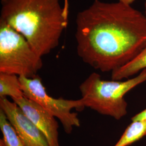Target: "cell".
<instances>
[{
    "label": "cell",
    "mask_w": 146,
    "mask_h": 146,
    "mask_svg": "<svg viewBox=\"0 0 146 146\" xmlns=\"http://www.w3.org/2000/svg\"><path fill=\"white\" fill-rule=\"evenodd\" d=\"M75 23L78 56L102 72L121 68L146 47V16L119 1L95 0Z\"/></svg>",
    "instance_id": "obj_1"
},
{
    "label": "cell",
    "mask_w": 146,
    "mask_h": 146,
    "mask_svg": "<svg viewBox=\"0 0 146 146\" xmlns=\"http://www.w3.org/2000/svg\"><path fill=\"white\" fill-rule=\"evenodd\" d=\"M135 0H119V2H121L122 3H125L126 5H131L132 3L134 2ZM63 8L64 9L65 11L66 12L68 13L69 12V4H68V0H64V5H63Z\"/></svg>",
    "instance_id": "obj_12"
},
{
    "label": "cell",
    "mask_w": 146,
    "mask_h": 146,
    "mask_svg": "<svg viewBox=\"0 0 146 146\" xmlns=\"http://www.w3.org/2000/svg\"><path fill=\"white\" fill-rule=\"evenodd\" d=\"M60 0H1L0 22L26 38L42 56L58 47L68 25Z\"/></svg>",
    "instance_id": "obj_2"
},
{
    "label": "cell",
    "mask_w": 146,
    "mask_h": 146,
    "mask_svg": "<svg viewBox=\"0 0 146 146\" xmlns=\"http://www.w3.org/2000/svg\"><path fill=\"white\" fill-rule=\"evenodd\" d=\"M45 136L50 146H60L58 125L55 117L35 101L23 96L13 100Z\"/></svg>",
    "instance_id": "obj_7"
},
{
    "label": "cell",
    "mask_w": 146,
    "mask_h": 146,
    "mask_svg": "<svg viewBox=\"0 0 146 146\" xmlns=\"http://www.w3.org/2000/svg\"><path fill=\"white\" fill-rule=\"evenodd\" d=\"M0 109L14 127L25 146H50L42 131L14 101L0 98Z\"/></svg>",
    "instance_id": "obj_6"
},
{
    "label": "cell",
    "mask_w": 146,
    "mask_h": 146,
    "mask_svg": "<svg viewBox=\"0 0 146 146\" xmlns=\"http://www.w3.org/2000/svg\"><path fill=\"white\" fill-rule=\"evenodd\" d=\"M145 9H146V3H145Z\"/></svg>",
    "instance_id": "obj_14"
},
{
    "label": "cell",
    "mask_w": 146,
    "mask_h": 146,
    "mask_svg": "<svg viewBox=\"0 0 146 146\" xmlns=\"http://www.w3.org/2000/svg\"><path fill=\"white\" fill-rule=\"evenodd\" d=\"M0 129L3 134V139L0 140V146H25L5 113L1 109Z\"/></svg>",
    "instance_id": "obj_11"
},
{
    "label": "cell",
    "mask_w": 146,
    "mask_h": 146,
    "mask_svg": "<svg viewBox=\"0 0 146 146\" xmlns=\"http://www.w3.org/2000/svg\"><path fill=\"white\" fill-rule=\"evenodd\" d=\"M143 120H146V108L138 114H136L131 118L132 121Z\"/></svg>",
    "instance_id": "obj_13"
},
{
    "label": "cell",
    "mask_w": 146,
    "mask_h": 146,
    "mask_svg": "<svg viewBox=\"0 0 146 146\" xmlns=\"http://www.w3.org/2000/svg\"><path fill=\"white\" fill-rule=\"evenodd\" d=\"M11 97L12 100L25 96L19 76L7 73H0V98Z\"/></svg>",
    "instance_id": "obj_9"
},
{
    "label": "cell",
    "mask_w": 146,
    "mask_h": 146,
    "mask_svg": "<svg viewBox=\"0 0 146 146\" xmlns=\"http://www.w3.org/2000/svg\"><path fill=\"white\" fill-rule=\"evenodd\" d=\"M146 135V120L132 121L114 146H129Z\"/></svg>",
    "instance_id": "obj_10"
},
{
    "label": "cell",
    "mask_w": 146,
    "mask_h": 146,
    "mask_svg": "<svg viewBox=\"0 0 146 146\" xmlns=\"http://www.w3.org/2000/svg\"><path fill=\"white\" fill-rule=\"evenodd\" d=\"M145 81L146 69L135 77L123 81L104 80L94 72L81 83L79 89L84 107L119 120L127 114L125 95Z\"/></svg>",
    "instance_id": "obj_3"
},
{
    "label": "cell",
    "mask_w": 146,
    "mask_h": 146,
    "mask_svg": "<svg viewBox=\"0 0 146 146\" xmlns=\"http://www.w3.org/2000/svg\"><path fill=\"white\" fill-rule=\"evenodd\" d=\"M146 69V47L131 62L111 72L112 80L128 78Z\"/></svg>",
    "instance_id": "obj_8"
},
{
    "label": "cell",
    "mask_w": 146,
    "mask_h": 146,
    "mask_svg": "<svg viewBox=\"0 0 146 146\" xmlns=\"http://www.w3.org/2000/svg\"><path fill=\"white\" fill-rule=\"evenodd\" d=\"M42 66V58L26 38L0 22V73L33 78Z\"/></svg>",
    "instance_id": "obj_4"
},
{
    "label": "cell",
    "mask_w": 146,
    "mask_h": 146,
    "mask_svg": "<svg viewBox=\"0 0 146 146\" xmlns=\"http://www.w3.org/2000/svg\"><path fill=\"white\" fill-rule=\"evenodd\" d=\"M22 89L25 97L40 105L49 114L58 119L64 131L70 134L74 127L80 126L78 114L72 112L73 109L82 110L84 108L81 98L78 100L56 99L48 95L41 78L19 76Z\"/></svg>",
    "instance_id": "obj_5"
}]
</instances>
